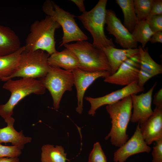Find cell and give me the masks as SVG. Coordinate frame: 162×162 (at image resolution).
<instances>
[{"mask_svg":"<svg viewBox=\"0 0 162 162\" xmlns=\"http://www.w3.org/2000/svg\"><path fill=\"white\" fill-rule=\"evenodd\" d=\"M60 27L53 19L47 15L42 20L35 21L31 24L26 39L25 50H42L50 55L56 52L55 33Z\"/></svg>","mask_w":162,"mask_h":162,"instance_id":"6da1fadb","label":"cell"},{"mask_svg":"<svg viewBox=\"0 0 162 162\" xmlns=\"http://www.w3.org/2000/svg\"><path fill=\"white\" fill-rule=\"evenodd\" d=\"M132 104L131 95L118 102L106 105V109L111 119V130L105 137L110 138L112 144L120 147L128 139L127 129L132 115Z\"/></svg>","mask_w":162,"mask_h":162,"instance_id":"7a4b0ae2","label":"cell"},{"mask_svg":"<svg viewBox=\"0 0 162 162\" xmlns=\"http://www.w3.org/2000/svg\"><path fill=\"white\" fill-rule=\"evenodd\" d=\"M3 88L11 93L7 102L0 105V116L4 121L12 117L14 108L24 98L32 94H43L46 89L40 80L24 78L16 80H9L3 85Z\"/></svg>","mask_w":162,"mask_h":162,"instance_id":"3957f363","label":"cell"},{"mask_svg":"<svg viewBox=\"0 0 162 162\" xmlns=\"http://www.w3.org/2000/svg\"><path fill=\"white\" fill-rule=\"evenodd\" d=\"M107 2V0H99L91 10L77 16L92 36L93 46L100 49L109 46L115 47L112 39L108 38L104 32Z\"/></svg>","mask_w":162,"mask_h":162,"instance_id":"277c9868","label":"cell"},{"mask_svg":"<svg viewBox=\"0 0 162 162\" xmlns=\"http://www.w3.org/2000/svg\"><path fill=\"white\" fill-rule=\"evenodd\" d=\"M63 46L76 56L80 64V69L90 72H110V67L105 53L102 50L94 47L92 44L82 40Z\"/></svg>","mask_w":162,"mask_h":162,"instance_id":"5b68a950","label":"cell"},{"mask_svg":"<svg viewBox=\"0 0 162 162\" xmlns=\"http://www.w3.org/2000/svg\"><path fill=\"white\" fill-rule=\"evenodd\" d=\"M42 10L45 14L52 17L62 28L63 34L59 47L71 42L88 39L87 36L76 22L75 16L64 10L53 1H46Z\"/></svg>","mask_w":162,"mask_h":162,"instance_id":"8992f818","label":"cell"},{"mask_svg":"<svg viewBox=\"0 0 162 162\" xmlns=\"http://www.w3.org/2000/svg\"><path fill=\"white\" fill-rule=\"evenodd\" d=\"M50 55L42 50L27 51L25 50L21 54L18 65L12 74L2 81L16 77L41 78L47 74L50 66L48 58Z\"/></svg>","mask_w":162,"mask_h":162,"instance_id":"52a82bcc","label":"cell"},{"mask_svg":"<svg viewBox=\"0 0 162 162\" xmlns=\"http://www.w3.org/2000/svg\"><path fill=\"white\" fill-rule=\"evenodd\" d=\"M40 80L43 86L50 92L53 100V107L56 110L59 108L64 92L71 91L74 85L72 72L50 66L46 75Z\"/></svg>","mask_w":162,"mask_h":162,"instance_id":"ba28073f","label":"cell"},{"mask_svg":"<svg viewBox=\"0 0 162 162\" xmlns=\"http://www.w3.org/2000/svg\"><path fill=\"white\" fill-rule=\"evenodd\" d=\"M140 68L139 53L123 62L113 74L104 78L107 83L127 86L138 81Z\"/></svg>","mask_w":162,"mask_h":162,"instance_id":"9c48e42d","label":"cell"},{"mask_svg":"<svg viewBox=\"0 0 162 162\" xmlns=\"http://www.w3.org/2000/svg\"><path fill=\"white\" fill-rule=\"evenodd\" d=\"M106 29L109 34L114 36L115 41L124 49L137 48V43L132 34L122 23L115 12L106 10Z\"/></svg>","mask_w":162,"mask_h":162,"instance_id":"30bf717a","label":"cell"},{"mask_svg":"<svg viewBox=\"0 0 162 162\" xmlns=\"http://www.w3.org/2000/svg\"><path fill=\"white\" fill-rule=\"evenodd\" d=\"M144 90V87L139 86L138 81H136L102 97L95 98L86 97L85 99L89 102L91 105L88 114L94 116L96 110L101 106L114 104L126 97L137 94Z\"/></svg>","mask_w":162,"mask_h":162,"instance_id":"8fae6325","label":"cell"},{"mask_svg":"<svg viewBox=\"0 0 162 162\" xmlns=\"http://www.w3.org/2000/svg\"><path fill=\"white\" fill-rule=\"evenodd\" d=\"M74 84L76 91L77 100L76 111L81 114L83 110V100L85 92L89 87L97 79L105 78L110 75L107 71L90 72L76 68L72 72Z\"/></svg>","mask_w":162,"mask_h":162,"instance_id":"7c38bea8","label":"cell"},{"mask_svg":"<svg viewBox=\"0 0 162 162\" xmlns=\"http://www.w3.org/2000/svg\"><path fill=\"white\" fill-rule=\"evenodd\" d=\"M114 153V162H124L130 156L140 153H149L151 148L145 142L139 123L132 137Z\"/></svg>","mask_w":162,"mask_h":162,"instance_id":"4fadbf2b","label":"cell"},{"mask_svg":"<svg viewBox=\"0 0 162 162\" xmlns=\"http://www.w3.org/2000/svg\"><path fill=\"white\" fill-rule=\"evenodd\" d=\"M157 83L145 93L139 95H131L132 108L130 121L133 123L138 122L142 124L153 114L152 108V95Z\"/></svg>","mask_w":162,"mask_h":162,"instance_id":"5bb4252c","label":"cell"},{"mask_svg":"<svg viewBox=\"0 0 162 162\" xmlns=\"http://www.w3.org/2000/svg\"><path fill=\"white\" fill-rule=\"evenodd\" d=\"M140 126L143 138L148 145L162 140V108L155 107L152 115Z\"/></svg>","mask_w":162,"mask_h":162,"instance_id":"9a60e30c","label":"cell"},{"mask_svg":"<svg viewBox=\"0 0 162 162\" xmlns=\"http://www.w3.org/2000/svg\"><path fill=\"white\" fill-rule=\"evenodd\" d=\"M140 68L138 85L143 87L146 83L153 77L162 73V65L156 62L151 57L148 48L139 46Z\"/></svg>","mask_w":162,"mask_h":162,"instance_id":"2e32d148","label":"cell"},{"mask_svg":"<svg viewBox=\"0 0 162 162\" xmlns=\"http://www.w3.org/2000/svg\"><path fill=\"white\" fill-rule=\"evenodd\" d=\"M48 62L50 66L59 68L70 72L80 67L76 56L66 48L50 55L48 58Z\"/></svg>","mask_w":162,"mask_h":162,"instance_id":"e0dca14e","label":"cell"},{"mask_svg":"<svg viewBox=\"0 0 162 162\" xmlns=\"http://www.w3.org/2000/svg\"><path fill=\"white\" fill-rule=\"evenodd\" d=\"M101 50L107 58L110 68V75L114 74L123 62L139 51L138 48L119 49L112 46L105 47Z\"/></svg>","mask_w":162,"mask_h":162,"instance_id":"ac0fdd59","label":"cell"},{"mask_svg":"<svg viewBox=\"0 0 162 162\" xmlns=\"http://www.w3.org/2000/svg\"><path fill=\"white\" fill-rule=\"evenodd\" d=\"M4 121L7 125L0 128V143L10 142L13 145L22 149L25 144L31 142L32 138L25 136L23 134L22 130L20 132L15 130L14 127L15 120L13 117Z\"/></svg>","mask_w":162,"mask_h":162,"instance_id":"d6986e66","label":"cell"},{"mask_svg":"<svg viewBox=\"0 0 162 162\" xmlns=\"http://www.w3.org/2000/svg\"><path fill=\"white\" fill-rule=\"evenodd\" d=\"M20 39L9 27L0 25V56L10 54L20 48Z\"/></svg>","mask_w":162,"mask_h":162,"instance_id":"ffe728a7","label":"cell"},{"mask_svg":"<svg viewBox=\"0 0 162 162\" xmlns=\"http://www.w3.org/2000/svg\"><path fill=\"white\" fill-rule=\"evenodd\" d=\"M24 46L9 55L0 56V81L11 76L17 68Z\"/></svg>","mask_w":162,"mask_h":162,"instance_id":"44dd1931","label":"cell"},{"mask_svg":"<svg viewBox=\"0 0 162 162\" xmlns=\"http://www.w3.org/2000/svg\"><path fill=\"white\" fill-rule=\"evenodd\" d=\"M133 0H116L124 15V26L131 33L138 21L135 14Z\"/></svg>","mask_w":162,"mask_h":162,"instance_id":"7402d4cb","label":"cell"},{"mask_svg":"<svg viewBox=\"0 0 162 162\" xmlns=\"http://www.w3.org/2000/svg\"><path fill=\"white\" fill-rule=\"evenodd\" d=\"M41 160L42 162H66L67 158L63 147L61 146L46 144L41 148Z\"/></svg>","mask_w":162,"mask_h":162,"instance_id":"603a6c76","label":"cell"},{"mask_svg":"<svg viewBox=\"0 0 162 162\" xmlns=\"http://www.w3.org/2000/svg\"><path fill=\"white\" fill-rule=\"evenodd\" d=\"M154 33L146 20L138 22L131 33L134 40L140 43L142 48H145Z\"/></svg>","mask_w":162,"mask_h":162,"instance_id":"cb8c5ba5","label":"cell"},{"mask_svg":"<svg viewBox=\"0 0 162 162\" xmlns=\"http://www.w3.org/2000/svg\"><path fill=\"white\" fill-rule=\"evenodd\" d=\"M153 0H134V6L138 22L145 20L150 13Z\"/></svg>","mask_w":162,"mask_h":162,"instance_id":"d4e9b609","label":"cell"},{"mask_svg":"<svg viewBox=\"0 0 162 162\" xmlns=\"http://www.w3.org/2000/svg\"><path fill=\"white\" fill-rule=\"evenodd\" d=\"M88 162H107L106 157L99 142L94 144Z\"/></svg>","mask_w":162,"mask_h":162,"instance_id":"484cf974","label":"cell"},{"mask_svg":"<svg viewBox=\"0 0 162 162\" xmlns=\"http://www.w3.org/2000/svg\"><path fill=\"white\" fill-rule=\"evenodd\" d=\"M21 150L16 146H4L0 143V157H18L21 154Z\"/></svg>","mask_w":162,"mask_h":162,"instance_id":"4316f807","label":"cell"},{"mask_svg":"<svg viewBox=\"0 0 162 162\" xmlns=\"http://www.w3.org/2000/svg\"><path fill=\"white\" fill-rule=\"evenodd\" d=\"M146 20L154 33L162 31V15L149 16Z\"/></svg>","mask_w":162,"mask_h":162,"instance_id":"83f0119b","label":"cell"},{"mask_svg":"<svg viewBox=\"0 0 162 162\" xmlns=\"http://www.w3.org/2000/svg\"><path fill=\"white\" fill-rule=\"evenodd\" d=\"M152 152V162H162V140L156 142Z\"/></svg>","mask_w":162,"mask_h":162,"instance_id":"f1b7e54d","label":"cell"},{"mask_svg":"<svg viewBox=\"0 0 162 162\" xmlns=\"http://www.w3.org/2000/svg\"><path fill=\"white\" fill-rule=\"evenodd\" d=\"M161 15H162V0H153L151 10L148 16Z\"/></svg>","mask_w":162,"mask_h":162,"instance_id":"f546056e","label":"cell"},{"mask_svg":"<svg viewBox=\"0 0 162 162\" xmlns=\"http://www.w3.org/2000/svg\"><path fill=\"white\" fill-rule=\"evenodd\" d=\"M153 104L155 107L162 108V88L160 89L154 95Z\"/></svg>","mask_w":162,"mask_h":162,"instance_id":"4dcf8cb0","label":"cell"},{"mask_svg":"<svg viewBox=\"0 0 162 162\" xmlns=\"http://www.w3.org/2000/svg\"><path fill=\"white\" fill-rule=\"evenodd\" d=\"M149 41L152 44L156 43H162V31H159L154 33Z\"/></svg>","mask_w":162,"mask_h":162,"instance_id":"1f68e13d","label":"cell"},{"mask_svg":"<svg viewBox=\"0 0 162 162\" xmlns=\"http://www.w3.org/2000/svg\"><path fill=\"white\" fill-rule=\"evenodd\" d=\"M78 7L79 10L82 13L86 12V10L84 4V0H71Z\"/></svg>","mask_w":162,"mask_h":162,"instance_id":"d6a6232c","label":"cell"},{"mask_svg":"<svg viewBox=\"0 0 162 162\" xmlns=\"http://www.w3.org/2000/svg\"><path fill=\"white\" fill-rule=\"evenodd\" d=\"M0 162H19L18 157H0Z\"/></svg>","mask_w":162,"mask_h":162,"instance_id":"836d02e7","label":"cell"}]
</instances>
